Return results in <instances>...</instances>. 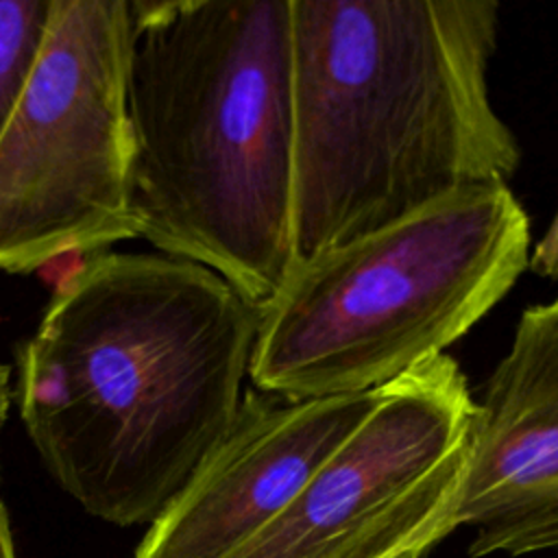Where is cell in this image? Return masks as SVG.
<instances>
[{"label": "cell", "mask_w": 558, "mask_h": 558, "mask_svg": "<svg viewBox=\"0 0 558 558\" xmlns=\"http://www.w3.org/2000/svg\"><path fill=\"white\" fill-rule=\"evenodd\" d=\"M456 525L471 556L558 547V296L521 314L473 405Z\"/></svg>", "instance_id": "52a82bcc"}, {"label": "cell", "mask_w": 558, "mask_h": 558, "mask_svg": "<svg viewBox=\"0 0 558 558\" xmlns=\"http://www.w3.org/2000/svg\"><path fill=\"white\" fill-rule=\"evenodd\" d=\"M9 403H11V371H9V366L0 364V432L7 421Z\"/></svg>", "instance_id": "7c38bea8"}, {"label": "cell", "mask_w": 558, "mask_h": 558, "mask_svg": "<svg viewBox=\"0 0 558 558\" xmlns=\"http://www.w3.org/2000/svg\"><path fill=\"white\" fill-rule=\"evenodd\" d=\"M129 0H54L0 135V272L137 238L126 113Z\"/></svg>", "instance_id": "5b68a950"}, {"label": "cell", "mask_w": 558, "mask_h": 558, "mask_svg": "<svg viewBox=\"0 0 558 558\" xmlns=\"http://www.w3.org/2000/svg\"><path fill=\"white\" fill-rule=\"evenodd\" d=\"M54 0H0V135L41 54Z\"/></svg>", "instance_id": "9c48e42d"}, {"label": "cell", "mask_w": 558, "mask_h": 558, "mask_svg": "<svg viewBox=\"0 0 558 558\" xmlns=\"http://www.w3.org/2000/svg\"><path fill=\"white\" fill-rule=\"evenodd\" d=\"M379 390L303 401L242 392L229 432L133 558L231 556L299 495L368 416Z\"/></svg>", "instance_id": "ba28073f"}, {"label": "cell", "mask_w": 558, "mask_h": 558, "mask_svg": "<svg viewBox=\"0 0 558 558\" xmlns=\"http://www.w3.org/2000/svg\"><path fill=\"white\" fill-rule=\"evenodd\" d=\"M530 253L519 198L490 183L299 259L257 310L248 379L290 401L375 392L480 323Z\"/></svg>", "instance_id": "277c9868"}, {"label": "cell", "mask_w": 558, "mask_h": 558, "mask_svg": "<svg viewBox=\"0 0 558 558\" xmlns=\"http://www.w3.org/2000/svg\"><path fill=\"white\" fill-rule=\"evenodd\" d=\"M257 307L214 270L100 251L20 347V416L57 484L116 525L153 523L229 432Z\"/></svg>", "instance_id": "6da1fadb"}, {"label": "cell", "mask_w": 558, "mask_h": 558, "mask_svg": "<svg viewBox=\"0 0 558 558\" xmlns=\"http://www.w3.org/2000/svg\"><path fill=\"white\" fill-rule=\"evenodd\" d=\"M137 238L264 307L296 264L290 0L129 2Z\"/></svg>", "instance_id": "3957f363"}, {"label": "cell", "mask_w": 558, "mask_h": 558, "mask_svg": "<svg viewBox=\"0 0 558 558\" xmlns=\"http://www.w3.org/2000/svg\"><path fill=\"white\" fill-rule=\"evenodd\" d=\"M473 405L447 353L384 386L299 495L227 558H425L458 527Z\"/></svg>", "instance_id": "8992f818"}, {"label": "cell", "mask_w": 558, "mask_h": 558, "mask_svg": "<svg viewBox=\"0 0 558 558\" xmlns=\"http://www.w3.org/2000/svg\"><path fill=\"white\" fill-rule=\"evenodd\" d=\"M527 268L532 272H536L538 277H547V279L558 277V211H556L554 220L549 222L547 231L534 244V248L530 253Z\"/></svg>", "instance_id": "30bf717a"}, {"label": "cell", "mask_w": 558, "mask_h": 558, "mask_svg": "<svg viewBox=\"0 0 558 558\" xmlns=\"http://www.w3.org/2000/svg\"><path fill=\"white\" fill-rule=\"evenodd\" d=\"M0 558H15L9 517H7V508L2 504V499H0Z\"/></svg>", "instance_id": "8fae6325"}, {"label": "cell", "mask_w": 558, "mask_h": 558, "mask_svg": "<svg viewBox=\"0 0 558 558\" xmlns=\"http://www.w3.org/2000/svg\"><path fill=\"white\" fill-rule=\"evenodd\" d=\"M290 15L296 262L519 170L488 96L497 2L290 0Z\"/></svg>", "instance_id": "7a4b0ae2"}]
</instances>
